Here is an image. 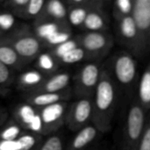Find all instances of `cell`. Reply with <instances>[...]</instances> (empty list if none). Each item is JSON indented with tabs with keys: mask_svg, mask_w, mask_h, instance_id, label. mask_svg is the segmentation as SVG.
<instances>
[{
	"mask_svg": "<svg viewBox=\"0 0 150 150\" xmlns=\"http://www.w3.org/2000/svg\"><path fill=\"white\" fill-rule=\"evenodd\" d=\"M15 117L17 123L22 128H25L33 134H42L43 124L39 110L32 105L28 103L19 105L16 109Z\"/></svg>",
	"mask_w": 150,
	"mask_h": 150,
	"instance_id": "8fae6325",
	"label": "cell"
},
{
	"mask_svg": "<svg viewBox=\"0 0 150 150\" xmlns=\"http://www.w3.org/2000/svg\"><path fill=\"white\" fill-rule=\"evenodd\" d=\"M71 76L68 72H56L50 77L45 79L43 83L30 91L32 93H59L69 89Z\"/></svg>",
	"mask_w": 150,
	"mask_h": 150,
	"instance_id": "7c38bea8",
	"label": "cell"
},
{
	"mask_svg": "<svg viewBox=\"0 0 150 150\" xmlns=\"http://www.w3.org/2000/svg\"><path fill=\"white\" fill-rule=\"evenodd\" d=\"M76 38L79 46L88 53L93 61L105 56L114 44L113 37L107 32H86Z\"/></svg>",
	"mask_w": 150,
	"mask_h": 150,
	"instance_id": "5b68a950",
	"label": "cell"
},
{
	"mask_svg": "<svg viewBox=\"0 0 150 150\" xmlns=\"http://www.w3.org/2000/svg\"><path fill=\"white\" fill-rule=\"evenodd\" d=\"M104 66L98 61L87 62L78 69L74 76L73 92L77 97L92 98L100 81Z\"/></svg>",
	"mask_w": 150,
	"mask_h": 150,
	"instance_id": "277c9868",
	"label": "cell"
},
{
	"mask_svg": "<svg viewBox=\"0 0 150 150\" xmlns=\"http://www.w3.org/2000/svg\"><path fill=\"white\" fill-rule=\"evenodd\" d=\"M14 25V16L9 12H0V30L6 31L12 28Z\"/></svg>",
	"mask_w": 150,
	"mask_h": 150,
	"instance_id": "836d02e7",
	"label": "cell"
},
{
	"mask_svg": "<svg viewBox=\"0 0 150 150\" xmlns=\"http://www.w3.org/2000/svg\"><path fill=\"white\" fill-rule=\"evenodd\" d=\"M116 34L119 42L135 58L145 54L137 27L132 16L116 21Z\"/></svg>",
	"mask_w": 150,
	"mask_h": 150,
	"instance_id": "8992f818",
	"label": "cell"
},
{
	"mask_svg": "<svg viewBox=\"0 0 150 150\" xmlns=\"http://www.w3.org/2000/svg\"><path fill=\"white\" fill-rule=\"evenodd\" d=\"M22 127L17 122H11L0 132V141H17L23 134Z\"/></svg>",
	"mask_w": 150,
	"mask_h": 150,
	"instance_id": "83f0119b",
	"label": "cell"
},
{
	"mask_svg": "<svg viewBox=\"0 0 150 150\" xmlns=\"http://www.w3.org/2000/svg\"><path fill=\"white\" fill-rule=\"evenodd\" d=\"M108 70L119 90L130 91L138 83L137 61L127 50L118 51L112 56Z\"/></svg>",
	"mask_w": 150,
	"mask_h": 150,
	"instance_id": "7a4b0ae2",
	"label": "cell"
},
{
	"mask_svg": "<svg viewBox=\"0 0 150 150\" xmlns=\"http://www.w3.org/2000/svg\"><path fill=\"white\" fill-rule=\"evenodd\" d=\"M83 61H88V62L91 61V62L93 60L88 54V53L81 47H78L71 50L70 52L66 54L64 56H62L59 60L60 62H62L64 64H75V63L81 62Z\"/></svg>",
	"mask_w": 150,
	"mask_h": 150,
	"instance_id": "cb8c5ba5",
	"label": "cell"
},
{
	"mask_svg": "<svg viewBox=\"0 0 150 150\" xmlns=\"http://www.w3.org/2000/svg\"><path fill=\"white\" fill-rule=\"evenodd\" d=\"M119 88L112 77L108 69L104 67L100 81L92 97V124L101 134L112 128L113 115L119 99Z\"/></svg>",
	"mask_w": 150,
	"mask_h": 150,
	"instance_id": "6da1fadb",
	"label": "cell"
},
{
	"mask_svg": "<svg viewBox=\"0 0 150 150\" xmlns=\"http://www.w3.org/2000/svg\"><path fill=\"white\" fill-rule=\"evenodd\" d=\"M92 118V98H77L68 108L65 125L69 130L76 133L86 126L91 124Z\"/></svg>",
	"mask_w": 150,
	"mask_h": 150,
	"instance_id": "52a82bcc",
	"label": "cell"
},
{
	"mask_svg": "<svg viewBox=\"0 0 150 150\" xmlns=\"http://www.w3.org/2000/svg\"><path fill=\"white\" fill-rule=\"evenodd\" d=\"M134 0H117L112 3V15L115 20L132 16Z\"/></svg>",
	"mask_w": 150,
	"mask_h": 150,
	"instance_id": "7402d4cb",
	"label": "cell"
},
{
	"mask_svg": "<svg viewBox=\"0 0 150 150\" xmlns=\"http://www.w3.org/2000/svg\"><path fill=\"white\" fill-rule=\"evenodd\" d=\"M89 11L82 7H68V22L73 26L82 27Z\"/></svg>",
	"mask_w": 150,
	"mask_h": 150,
	"instance_id": "d4e9b609",
	"label": "cell"
},
{
	"mask_svg": "<svg viewBox=\"0 0 150 150\" xmlns=\"http://www.w3.org/2000/svg\"><path fill=\"white\" fill-rule=\"evenodd\" d=\"M105 1L103 0H67L65 4L67 7H82L86 10L92 11L97 9H104Z\"/></svg>",
	"mask_w": 150,
	"mask_h": 150,
	"instance_id": "f1b7e54d",
	"label": "cell"
},
{
	"mask_svg": "<svg viewBox=\"0 0 150 150\" xmlns=\"http://www.w3.org/2000/svg\"><path fill=\"white\" fill-rule=\"evenodd\" d=\"M71 38H72V33L70 30H62L54 33L52 36L47 39L45 42L48 44L49 46H51L52 47H56L60 44L66 42Z\"/></svg>",
	"mask_w": 150,
	"mask_h": 150,
	"instance_id": "4dcf8cb0",
	"label": "cell"
},
{
	"mask_svg": "<svg viewBox=\"0 0 150 150\" xmlns=\"http://www.w3.org/2000/svg\"><path fill=\"white\" fill-rule=\"evenodd\" d=\"M72 96V91L70 89H68L65 91L59 92V93H32L30 92L29 96H27L26 99L28 104L32 105L37 109H41L43 107L60 103L65 102L66 100L69 99Z\"/></svg>",
	"mask_w": 150,
	"mask_h": 150,
	"instance_id": "5bb4252c",
	"label": "cell"
},
{
	"mask_svg": "<svg viewBox=\"0 0 150 150\" xmlns=\"http://www.w3.org/2000/svg\"><path fill=\"white\" fill-rule=\"evenodd\" d=\"M80 47L79 46V43L76 40V38H71L70 40H67L66 42L62 43V44H60L56 47H52V50H51V54H53V56L59 62V60L64 56L66 54H68L69 52H70L71 50L76 48Z\"/></svg>",
	"mask_w": 150,
	"mask_h": 150,
	"instance_id": "4316f807",
	"label": "cell"
},
{
	"mask_svg": "<svg viewBox=\"0 0 150 150\" xmlns=\"http://www.w3.org/2000/svg\"><path fill=\"white\" fill-rule=\"evenodd\" d=\"M0 62L7 67L13 69H20L24 63L8 38L0 39Z\"/></svg>",
	"mask_w": 150,
	"mask_h": 150,
	"instance_id": "2e32d148",
	"label": "cell"
},
{
	"mask_svg": "<svg viewBox=\"0 0 150 150\" xmlns=\"http://www.w3.org/2000/svg\"><path fill=\"white\" fill-rule=\"evenodd\" d=\"M40 134L31 132H24L17 141L19 144L20 150H34L37 147H40Z\"/></svg>",
	"mask_w": 150,
	"mask_h": 150,
	"instance_id": "603a6c76",
	"label": "cell"
},
{
	"mask_svg": "<svg viewBox=\"0 0 150 150\" xmlns=\"http://www.w3.org/2000/svg\"><path fill=\"white\" fill-rule=\"evenodd\" d=\"M4 118H5L4 115H1V116H0V122H3V121L4 120Z\"/></svg>",
	"mask_w": 150,
	"mask_h": 150,
	"instance_id": "8d00e7d4",
	"label": "cell"
},
{
	"mask_svg": "<svg viewBox=\"0 0 150 150\" xmlns=\"http://www.w3.org/2000/svg\"><path fill=\"white\" fill-rule=\"evenodd\" d=\"M45 80L43 73L40 70L32 69L22 73L18 76V84L24 89L32 91L40 85Z\"/></svg>",
	"mask_w": 150,
	"mask_h": 150,
	"instance_id": "ffe728a7",
	"label": "cell"
},
{
	"mask_svg": "<svg viewBox=\"0 0 150 150\" xmlns=\"http://www.w3.org/2000/svg\"><path fill=\"white\" fill-rule=\"evenodd\" d=\"M132 17L145 54L150 49V0H134Z\"/></svg>",
	"mask_w": 150,
	"mask_h": 150,
	"instance_id": "9c48e42d",
	"label": "cell"
},
{
	"mask_svg": "<svg viewBox=\"0 0 150 150\" xmlns=\"http://www.w3.org/2000/svg\"><path fill=\"white\" fill-rule=\"evenodd\" d=\"M136 150H150V111L148 112L145 129Z\"/></svg>",
	"mask_w": 150,
	"mask_h": 150,
	"instance_id": "1f68e13d",
	"label": "cell"
},
{
	"mask_svg": "<svg viewBox=\"0 0 150 150\" xmlns=\"http://www.w3.org/2000/svg\"><path fill=\"white\" fill-rule=\"evenodd\" d=\"M136 99L141 105L147 110L150 111V62L146 67L143 74L140 77L137 83Z\"/></svg>",
	"mask_w": 150,
	"mask_h": 150,
	"instance_id": "ac0fdd59",
	"label": "cell"
},
{
	"mask_svg": "<svg viewBox=\"0 0 150 150\" xmlns=\"http://www.w3.org/2000/svg\"><path fill=\"white\" fill-rule=\"evenodd\" d=\"M62 30H70L68 23H61L54 20H43L39 21L38 25L35 27V35L41 40H46L54 33Z\"/></svg>",
	"mask_w": 150,
	"mask_h": 150,
	"instance_id": "d6986e66",
	"label": "cell"
},
{
	"mask_svg": "<svg viewBox=\"0 0 150 150\" xmlns=\"http://www.w3.org/2000/svg\"><path fill=\"white\" fill-rule=\"evenodd\" d=\"M148 111L138 102L136 98L131 101L124 124L120 150H136L144 132Z\"/></svg>",
	"mask_w": 150,
	"mask_h": 150,
	"instance_id": "3957f363",
	"label": "cell"
},
{
	"mask_svg": "<svg viewBox=\"0 0 150 150\" xmlns=\"http://www.w3.org/2000/svg\"><path fill=\"white\" fill-rule=\"evenodd\" d=\"M8 40L24 62L34 59L40 54L41 40L30 32H18L15 35L9 37Z\"/></svg>",
	"mask_w": 150,
	"mask_h": 150,
	"instance_id": "ba28073f",
	"label": "cell"
},
{
	"mask_svg": "<svg viewBox=\"0 0 150 150\" xmlns=\"http://www.w3.org/2000/svg\"><path fill=\"white\" fill-rule=\"evenodd\" d=\"M68 108L69 105L65 101L38 109L43 124L42 134L51 135L65 124Z\"/></svg>",
	"mask_w": 150,
	"mask_h": 150,
	"instance_id": "30bf717a",
	"label": "cell"
},
{
	"mask_svg": "<svg viewBox=\"0 0 150 150\" xmlns=\"http://www.w3.org/2000/svg\"><path fill=\"white\" fill-rule=\"evenodd\" d=\"M42 14L49 18L50 20L61 23H68V7L65 2L59 0L47 1L40 15Z\"/></svg>",
	"mask_w": 150,
	"mask_h": 150,
	"instance_id": "e0dca14e",
	"label": "cell"
},
{
	"mask_svg": "<svg viewBox=\"0 0 150 150\" xmlns=\"http://www.w3.org/2000/svg\"><path fill=\"white\" fill-rule=\"evenodd\" d=\"M0 150H20L18 141H0Z\"/></svg>",
	"mask_w": 150,
	"mask_h": 150,
	"instance_id": "d590c367",
	"label": "cell"
},
{
	"mask_svg": "<svg viewBox=\"0 0 150 150\" xmlns=\"http://www.w3.org/2000/svg\"><path fill=\"white\" fill-rule=\"evenodd\" d=\"M86 32H107L109 19L104 9L90 11L82 25Z\"/></svg>",
	"mask_w": 150,
	"mask_h": 150,
	"instance_id": "9a60e30c",
	"label": "cell"
},
{
	"mask_svg": "<svg viewBox=\"0 0 150 150\" xmlns=\"http://www.w3.org/2000/svg\"><path fill=\"white\" fill-rule=\"evenodd\" d=\"M46 2L47 1L45 0H29L28 4L18 14V16L24 18H33L36 16H40Z\"/></svg>",
	"mask_w": 150,
	"mask_h": 150,
	"instance_id": "484cf974",
	"label": "cell"
},
{
	"mask_svg": "<svg viewBox=\"0 0 150 150\" xmlns=\"http://www.w3.org/2000/svg\"><path fill=\"white\" fill-rule=\"evenodd\" d=\"M11 79V68L0 62V85H6Z\"/></svg>",
	"mask_w": 150,
	"mask_h": 150,
	"instance_id": "e575fe53",
	"label": "cell"
},
{
	"mask_svg": "<svg viewBox=\"0 0 150 150\" xmlns=\"http://www.w3.org/2000/svg\"><path fill=\"white\" fill-rule=\"evenodd\" d=\"M37 67L41 73L54 74L58 68V61L51 53H40L37 57Z\"/></svg>",
	"mask_w": 150,
	"mask_h": 150,
	"instance_id": "44dd1931",
	"label": "cell"
},
{
	"mask_svg": "<svg viewBox=\"0 0 150 150\" xmlns=\"http://www.w3.org/2000/svg\"><path fill=\"white\" fill-rule=\"evenodd\" d=\"M29 0H10V1L4 2L3 4L4 8L10 9L16 15H18L26 6Z\"/></svg>",
	"mask_w": 150,
	"mask_h": 150,
	"instance_id": "d6a6232c",
	"label": "cell"
},
{
	"mask_svg": "<svg viewBox=\"0 0 150 150\" xmlns=\"http://www.w3.org/2000/svg\"><path fill=\"white\" fill-rule=\"evenodd\" d=\"M101 133L91 123L77 131L66 150H87L98 139Z\"/></svg>",
	"mask_w": 150,
	"mask_h": 150,
	"instance_id": "4fadbf2b",
	"label": "cell"
},
{
	"mask_svg": "<svg viewBox=\"0 0 150 150\" xmlns=\"http://www.w3.org/2000/svg\"><path fill=\"white\" fill-rule=\"evenodd\" d=\"M39 150H64L63 140L58 134H51L41 143Z\"/></svg>",
	"mask_w": 150,
	"mask_h": 150,
	"instance_id": "f546056e",
	"label": "cell"
}]
</instances>
